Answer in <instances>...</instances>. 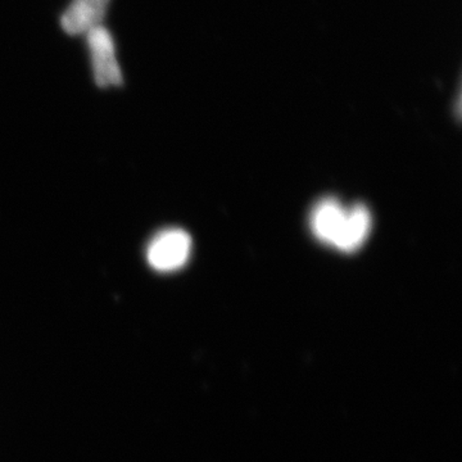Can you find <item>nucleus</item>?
<instances>
[{"instance_id":"f03ea898","label":"nucleus","mask_w":462,"mask_h":462,"mask_svg":"<svg viewBox=\"0 0 462 462\" xmlns=\"http://www.w3.org/2000/svg\"><path fill=\"white\" fill-rule=\"evenodd\" d=\"M87 39L97 85L100 88L120 87L123 84V74L116 58L111 33L102 25L90 30Z\"/></svg>"},{"instance_id":"39448f33","label":"nucleus","mask_w":462,"mask_h":462,"mask_svg":"<svg viewBox=\"0 0 462 462\" xmlns=\"http://www.w3.org/2000/svg\"><path fill=\"white\" fill-rule=\"evenodd\" d=\"M372 229V215L364 205H355L346 208L345 224L334 248L345 254H352L363 247L369 238Z\"/></svg>"},{"instance_id":"20e7f679","label":"nucleus","mask_w":462,"mask_h":462,"mask_svg":"<svg viewBox=\"0 0 462 462\" xmlns=\"http://www.w3.org/2000/svg\"><path fill=\"white\" fill-rule=\"evenodd\" d=\"M346 208L338 199H321L310 216V226L316 238L334 247L345 224Z\"/></svg>"},{"instance_id":"f257e3e1","label":"nucleus","mask_w":462,"mask_h":462,"mask_svg":"<svg viewBox=\"0 0 462 462\" xmlns=\"http://www.w3.org/2000/svg\"><path fill=\"white\" fill-rule=\"evenodd\" d=\"M191 238L182 229L160 231L147 247V261L158 273H173L188 263L191 254Z\"/></svg>"},{"instance_id":"7ed1b4c3","label":"nucleus","mask_w":462,"mask_h":462,"mask_svg":"<svg viewBox=\"0 0 462 462\" xmlns=\"http://www.w3.org/2000/svg\"><path fill=\"white\" fill-rule=\"evenodd\" d=\"M111 0H72L66 9L60 26L69 35H87L90 30L102 26Z\"/></svg>"}]
</instances>
